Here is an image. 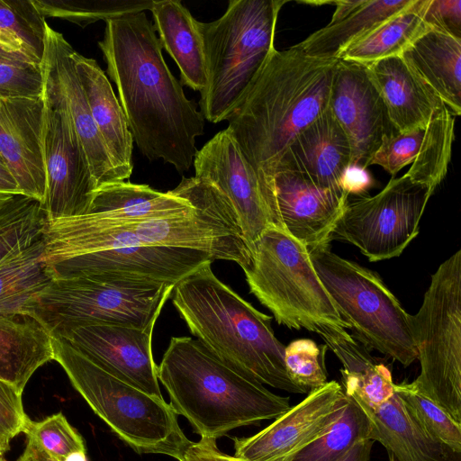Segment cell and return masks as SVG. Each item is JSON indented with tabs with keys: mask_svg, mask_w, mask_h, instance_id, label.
Returning <instances> with one entry per match:
<instances>
[{
	"mask_svg": "<svg viewBox=\"0 0 461 461\" xmlns=\"http://www.w3.org/2000/svg\"><path fill=\"white\" fill-rule=\"evenodd\" d=\"M424 19L431 29L461 39L460 0H429Z\"/></svg>",
	"mask_w": 461,
	"mask_h": 461,
	"instance_id": "ee69618b",
	"label": "cell"
},
{
	"mask_svg": "<svg viewBox=\"0 0 461 461\" xmlns=\"http://www.w3.org/2000/svg\"><path fill=\"white\" fill-rule=\"evenodd\" d=\"M326 344L310 339L293 340L285 349V366L291 381L305 393L323 386L328 373L325 366Z\"/></svg>",
	"mask_w": 461,
	"mask_h": 461,
	"instance_id": "f35d334b",
	"label": "cell"
},
{
	"mask_svg": "<svg viewBox=\"0 0 461 461\" xmlns=\"http://www.w3.org/2000/svg\"><path fill=\"white\" fill-rule=\"evenodd\" d=\"M338 61L308 56L296 45L275 48L226 120V129L277 212L276 168L296 136L328 108Z\"/></svg>",
	"mask_w": 461,
	"mask_h": 461,
	"instance_id": "3957f363",
	"label": "cell"
},
{
	"mask_svg": "<svg viewBox=\"0 0 461 461\" xmlns=\"http://www.w3.org/2000/svg\"><path fill=\"white\" fill-rule=\"evenodd\" d=\"M0 193L23 194L16 184L0 177Z\"/></svg>",
	"mask_w": 461,
	"mask_h": 461,
	"instance_id": "f907efd6",
	"label": "cell"
},
{
	"mask_svg": "<svg viewBox=\"0 0 461 461\" xmlns=\"http://www.w3.org/2000/svg\"><path fill=\"white\" fill-rule=\"evenodd\" d=\"M415 0H355L343 16L310 34L296 46L306 55L339 59L353 42L410 7Z\"/></svg>",
	"mask_w": 461,
	"mask_h": 461,
	"instance_id": "f1b7e54d",
	"label": "cell"
},
{
	"mask_svg": "<svg viewBox=\"0 0 461 461\" xmlns=\"http://www.w3.org/2000/svg\"><path fill=\"white\" fill-rule=\"evenodd\" d=\"M154 327L85 322L59 326L50 331L110 374L162 398L158 366L152 355Z\"/></svg>",
	"mask_w": 461,
	"mask_h": 461,
	"instance_id": "9a60e30c",
	"label": "cell"
},
{
	"mask_svg": "<svg viewBox=\"0 0 461 461\" xmlns=\"http://www.w3.org/2000/svg\"><path fill=\"white\" fill-rule=\"evenodd\" d=\"M455 116L445 108L426 127L421 153L407 172L410 178L433 191L444 179L451 158Z\"/></svg>",
	"mask_w": 461,
	"mask_h": 461,
	"instance_id": "e575fe53",
	"label": "cell"
},
{
	"mask_svg": "<svg viewBox=\"0 0 461 461\" xmlns=\"http://www.w3.org/2000/svg\"><path fill=\"white\" fill-rule=\"evenodd\" d=\"M285 0H230L225 13L198 22L208 72L199 105L204 120L226 121L275 47L277 18Z\"/></svg>",
	"mask_w": 461,
	"mask_h": 461,
	"instance_id": "52a82bcc",
	"label": "cell"
},
{
	"mask_svg": "<svg viewBox=\"0 0 461 461\" xmlns=\"http://www.w3.org/2000/svg\"><path fill=\"white\" fill-rule=\"evenodd\" d=\"M347 397L348 403L338 420L291 461H339L357 442L369 439V418L354 400Z\"/></svg>",
	"mask_w": 461,
	"mask_h": 461,
	"instance_id": "d6a6232c",
	"label": "cell"
},
{
	"mask_svg": "<svg viewBox=\"0 0 461 461\" xmlns=\"http://www.w3.org/2000/svg\"><path fill=\"white\" fill-rule=\"evenodd\" d=\"M75 50L64 36L47 23L44 27L41 60L42 95L46 101L68 113L86 154L97 188L123 181L114 167L93 120L89 105L76 71Z\"/></svg>",
	"mask_w": 461,
	"mask_h": 461,
	"instance_id": "2e32d148",
	"label": "cell"
},
{
	"mask_svg": "<svg viewBox=\"0 0 461 461\" xmlns=\"http://www.w3.org/2000/svg\"><path fill=\"white\" fill-rule=\"evenodd\" d=\"M46 213L41 202L14 194L0 205V263L42 236Z\"/></svg>",
	"mask_w": 461,
	"mask_h": 461,
	"instance_id": "d590c367",
	"label": "cell"
},
{
	"mask_svg": "<svg viewBox=\"0 0 461 461\" xmlns=\"http://www.w3.org/2000/svg\"><path fill=\"white\" fill-rule=\"evenodd\" d=\"M454 116L461 113V39L429 29L402 55Z\"/></svg>",
	"mask_w": 461,
	"mask_h": 461,
	"instance_id": "4316f807",
	"label": "cell"
},
{
	"mask_svg": "<svg viewBox=\"0 0 461 461\" xmlns=\"http://www.w3.org/2000/svg\"><path fill=\"white\" fill-rule=\"evenodd\" d=\"M98 46L140 151L150 161L187 171L205 120L168 68L145 12L105 21Z\"/></svg>",
	"mask_w": 461,
	"mask_h": 461,
	"instance_id": "6da1fadb",
	"label": "cell"
},
{
	"mask_svg": "<svg viewBox=\"0 0 461 461\" xmlns=\"http://www.w3.org/2000/svg\"><path fill=\"white\" fill-rule=\"evenodd\" d=\"M0 59H6V60H14V61H23V62H29L33 63L32 60H30L28 58L24 57L22 54H19L12 50H9L0 44Z\"/></svg>",
	"mask_w": 461,
	"mask_h": 461,
	"instance_id": "681fc988",
	"label": "cell"
},
{
	"mask_svg": "<svg viewBox=\"0 0 461 461\" xmlns=\"http://www.w3.org/2000/svg\"><path fill=\"white\" fill-rule=\"evenodd\" d=\"M54 360L52 336L32 318L0 317V379L23 389L36 370Z\"/></svg>",
	"mask_w": 461,
	"mask_h": 461,
	"instance_id": "83f0119b",
	"label": "cell"
},
{
	"mask_svg": "<svg viewBox=\"0 0 461 461\" xmlns=\"http://www.w3.org/2000/svg\"><path fill=\"white\" fill-rule=\"evenodd\" d=\"M429 4V0H415L410 7L387 19L349 45L339 59L368 65L401 56L430 29L424 19Z\"/></svg>",
	"mask_w": 461,
	"mask_h": 461,
	"instance_id": "1f68e13d",
	"label": "cell"
},
{
	"mask_svg": "<svg viewBox=\"0 0 461 461\" xmlns=\"http://www.w3.org/2000/svg\"><path fill=\"white\" fill-rule=\"evenodd\" d=\"M426 127L398 132L388 139L375 153L369 166L378 165L393 177L420 157Z\"/></svg>",
	"mask_w": 461,
	"mask_h": 461,
	"instance_id": "60d3db41",
	"label": "cell"
},
{
	"mask_svg": "<svg viewBox=\"0 0 461 461\" xmlns=\"http://www.w3.org/2000/svg\"><path fill=\"white\" fill-rule=\"evenodd\" d=\"M272 185L285 231L308 249L330 243V235L344 211L348 195L322 188L288 170L276 171Z\"/></svg>",
	"mask_w": 461,
	"mask_h": 461,
	"instance_id": "44dd1931",
	"label": "cell"
},
{
	"mask_svg": "<svg viewBox=\"0 0 461 461\" xmlns=\"http://www.w3.org/2000/svg\"><path fill=\"white\" fill-rule=\"evenodd\" d=\"M433 193L407 173L392 177L375 195L348 200L330 242L350 243L371 262L399 257L419 234L420 218Z\"/></svg>",
	"mask_w": 461,
	"mask_h": 461,
	"instance_id": "7c38bea8",
	"label": "cell"
},
{
	"mask_svg": "<svg viewBox=\"0 0 461 461\" xmlns=\"http://www.w3.org/2000/svg\"><path fill=\"white\" fill-rule=\"evenodd\" d=\"M17 461H56L43 451L36 443L27 439L23 455Z\"/></svg>",
	"mask_w": 461,
	"mask_h": 461,
	"instance_id": "c3c4849f",
	"label": "cell"
},
{
	"mask_svg": "<svg viewBox=\"0 0 461 461\" xmlns=\"http://www.w3.org/2000/svg\"><path fill=\"white\" fill-rule=\"evenodd\" d=\"M23 433L27 439L36 443L56 461H65L74 454L86 453L83 438L61 412L41 421L30 420Z\"/></svg>",
	"mask_w": 461,
	"mask_h": 461,
	"instance_id": "ab89813d",
	"label": "cell"
},
{
	"mask_svg": "<svg viewBox=\"0 0 461 461\" xmlns=\"http://www.w3.org/2000/svg\"><path fill=\"white\" fill-rule=\"evenodd\" d=\"M42 236L0 263V317L30 318L35 299L54 280Z\"/></svg>",
	"mask_w": 461,
	"mask_h": 461,
	"instance_id": "4dcf8cb0",
	"label": "cell"
},
{
	"mask_svg": "<svg viewBox=\"0 0 461 461\" xmlns=\"http://www.w3.org/2000/svg\"><path fill=\"white\" fill-rule=\"evenodd\" d=\"M190 200L186 214L118 221L95 213L49 221L42 238L44 261L50 265L87 253L131 247H172L203 250L215 260L249 262L250 252L236 215L225 196L212 184L182 177L173 189Z\"/></svg>",
	"mask_w": 461,
	"mask_h": 461,
	"instance_id": "7a4b0ae2",
	"label": "cell"
},
{
	"mask_svg": "<svg viewBox=\"0 0 461 461\" xmlns=\"http://www.w3.org/2000/svg\"><path fill=\"white\" fill-rule=\"evenodd\" d=\"M194 177L217 188L236 215L249 247L270 227L284 230L280 215L266 197L255 171L228 129L216 133L199 150Z\"/></svg>",
	"mask_w": 461,
	"mask_h": 461,
	"instance_id": "5bb4252c",
	"label": "cell"
},
{
	"mask_svg": "<svg viewBox=\"0 0 461 461\" xmlns=\"http://www.w3.org/2000/svg\"><path fill=\"white\" fill-rule=\"evenodd\" d=\"M340 186L348 196L350 194L365 196L374 186V179L367 168L349 165L342 176Z\"/></svg>",
	"mask_w": 461,
	"mask_h": 461,
	"instance_id": "f6af8a7d",
	"label": "cell"
},
{
	"mask_svg": "<svg viewBox=\"0 0 461 461\" xmlns=\"http://www.w3.org/2000/svg\"><path fill=\"white\" fill-rule=\"evenodd\" d=\"M73 60L93 120L113 166L122 180H128L133 169L134 141L122 105L110 80L95 59L75 50Z\"/></svg>",
	"mask_w": 461,
	"mask_h": 461,
	"instance_id": "cb8c5ba5",
	"label": "cell"
},
{
	"mask_svg": "<svg viewBox=\"0 0 461 461\" xmlns=\"http://www.w3.org/2000/svg\"><path fill=\"white\" fill-rule=\"evenodd\" d=\"M359 406L371 422L369 439L382 444L398 461H461V452L429 437L395 393L376 409Z\"/></svg>",
	"mask_w": 461,
	"mask_h": 461,
	"instance_id": "d4e9b609",
	"label": "cell"
},
{
	"mask_svg": "<svg viewBox=\"0 0 461 461\" xmlns=\"http://www.w3.org/2000/svg\"><path fill=\"white\" fill-rule=\"evenodd\" d=\"M42 97H0V153L21 193L46 196Z\"/></svg>",
	"mask_w": 461,
	"mask_h": 461,
	"instance_id": "ffe728a7",
	"label": "cell"
},
{
	"mask_svg": "<svg viewBox=\"0 0 461 461\" xmlns=\"http://www.w3.org/2000/svg\"><path fill=\"white\" fill-rule=\"evenodd\" d=\"M65 461H87L86 453H77L70 456Z\"/></svg>",
	"mask_w": 461,
	"mask_h": 461,
	"instance_id": "f5cc1de1",
	"label": "cell"
},
{
	"mask_svg": "<svg viewBox=\"0 0 461 461\" xmlns=\"http://www.w3.org/2000/svg\"><path fill=\"white\" fill-rule=\"evenodd\" d=\"M14 194L0 193V205L3 204L5 201L11 198Z\"/></svg>",
	"mask_w": 461,
	"mask_h": 461,
	"instance_id": "11a10c76",
	"label": "cell"
},
{
	"mask_svg": "<svg viewBox=\"0 0 461 461\" xmlns=\"http://www.w3.org/2000/svg\"><path fill=\"white\" fill-rule=\"evenodd\" d=\"M0 461H6L2 456H0Z\"/></svg>",
	"mask_w": 461,
	"mask_h": 461,
	"instance_id": "680465c9",
	"label": "cell"
},
{
	"mask_svg": "<svg viewBox=\"0 0 461 461\" xmlns=\"http://www.w3.org/2000/svg\"><path fill=\"white\" fill-rule=\"evenodd\" d=\"M347 403L341 384L327 382L264 429L235 438L233 456L244 461H291L338 420Z\"/></svg>",
	"mask_w": 461,
	"mask_h": 461,
	"instance_id": "e0dca14e",
	"label": "cell"
},
{
	"mask_svg": "<svg viewBox=\"0 0 461 461\" xmlns=\"http://www.w3.org/2000/svg\"><path fill=\"white\" fill-rule=\"evenodd\" d=\"M394 391L407 412L429 437L461 452V423L420 393L411 383L395 384Z\"/></svg>",
	"mask_w": 461,
	"mask_h": 461,
	"instance_id": "74e56055",
	"label": "cell"
},
{
	"mask_svg": "<svg viewBox=\"0 0 461 461\" xmlns=\"http://www.w3.org/2000/svg\"><path fill=\"white\" fill-rule=\"evenodd\" d=\"M45 19L32 0H0V44L41 64Z\"/></svg>",
	"mask_w": 461,
	"mask_h": 461,
	"instance_id": "836d02e7",
	"label": "cell"
},
{
	"mask_svg": "<svg viewBox=\"0 0 461 461\" xmlns=\"http://www.w3.org/2000/svg\"><path fill=\"white\" fill-rule=\"evenodd\" d=\"M373 443L374 441L371 439H365L357 442L339 461H370V454Z\"/></svg>",
	"mask_w": 461,
	"mask_h": 461,
	"instance_id": "7dc6e473",
	"label": "cell"
},
{
	"mask_svg": "<svg viewBox=\"0 0 461 461\" xmlns=\"http://www.w3.org/2000/svg\"><path fill=\"white\" fill-rule=\"evenodd\" d=\"M328 107L348 139L351 165L367 168L379 148L398 133L366 65L339 59Z\"/></svg>",
	"mask_w": 461,
	"mask_h": 461,
	"instance_id": "ac0fdd59",
	"label": "cell"
},
{
	"mask_svg": "<svg viewBox=\"0 0 461 461\" xmlns=\"http://www.w3.org/2000/svg\"><path fill=\"white\" fill-rule=\"evenodd\" d=\"M212 263L177 282L171 294L190 332L221 361L261 384L305 393L287 375L285 346L274 333L272 318L222 283Z\"/></svg>",
	"mask_w": 461,
	"mask_h": 461,
	"instance_id": "5b68a950",
	"label": "cell"
},
{
	"mask_svg": "<svg viewBox=\"0 0 461 461\" xmlns=\"http://www.w3.org/2000/svg\"><path fill=\"white\" fill-rule=\"evenodd\" d=\"M42 100L46 219L87 214L97 185L86 154L67 111Z\"/></svg>",
	"mask_w": 461,
	"mask_h": 461,
	"instance_id": "4fadbf2b",
	"label": "cell"
},
{
	"mask_svg": "<svg viewBox=\"0 0 461 461\" xmlns=\"http://www.w3.org/2000/svg\"><path fill=\"white\" fill-rule=\"evenodd\" d=\"M349 165L348 139L328 107L292 141L275 173L295 172L322 188L344 193L340 183Z\"/></svg>",
	"mask_w": 461,
	"mask_h": 461,
	"instance_id": "7402d4cb",
	"label": "cell"
},
{
	"mask_svg": "<svg viewBox=\"0 0 461 461\" xmlns=\"http://www.w3.org/2000/svg\"><path fill=\"white\" fill-rule=\"evenodd\" d=\"M411 325L420 364L411 384L461 423V249L431 276Z\"/></svg>",
	"mask_w": 461,
	"mask_h": 461,
	"instance_id": "8fae6325",
	"label": "cell"
},
{
	"mask_svg": "<svg viewBox=\"0 0 461 461\" xmlns=\"http://www.w3.org/2000/svg\"><path fill=\"white\" fill-rule=\"evenodd\" d=\"M221 457L222 461H244L242 459H240L234 456H230L228 454H225L221 451Z\"/></svg>",
	"mask_w": 461,
	"mask_h": 461,
	"instance_id": "db71d44e",
	"label": "cell"
},
{
	"mask_svg": "<svg viewBox=\"0 0 461 461\" xmlns=\"http://www.w3.org/2000/svg\"><path fill=\"white\" fill-rule=\"evenodd\" d=\"M45 19L56 17L81 27L126 14L150 10L153 0H32Z\"/></svg>",
	"mask_w": 461,
	"mask_h": 461,
	"instance_id": "8d00e7d4",
	"label": "cell"
},
{
	"mask_svg": "<svg viewBox=\"0 0 461 461\" xmlns=\"http://www.w3.org/2000/svg\"><path fill=\"white\" fill-rule=\"evenodd\" d=\"M0 177L5 179L7 181H10L12 183L16 184L6 167L1 153H0Z\"/></svg>",
	"mask_w": 461,
	"mask_h": 461,
	"instance_id": "816d5d0a",
	"label": "cell"
},
{
	"mask_svg": "<svg viewBox=\"0 0 461 461\" xmlns=\"http://www.w3.org/2000/svg\"><path fill=\"white\" fill-rule=\"evenodd\" d=\"M23 393L0 379V447L8 450L10 441L24 429L31 420L24 412Z\"/></svg>",
	"mask_w": 461,
	"mask_h": 461,
	"instance_id": "7bdbcfd3",
	"label": "cell"
},
{
	"mask_svg": "<svg viewBox=\"0 0 461 461\" xmlns=\"http://www.w3.org/2000/svg\"><path fill=\"white\" fill-rule=\"evenodd\" d=\"M149 11L160 45L176 63L182 84L203 94L208 72L198 21L178 0H155Z\"/></svg>",
	"mask_w": 461,
	"mask_h": 461,
	"instance_id": "484cf974",
	"label": "cell"
},
{
	"mask_svg": "<svg viewBox=\"0 0 461 461\" xmlns=\"http://www.w3.org/2000/svg\"><path fill=\"white\" fill-rule=\"evenodd\" d=\"M40 64L0 59V97H41Z\"/></svg>",
	"mask_w": 461,
	"mask_h": 461,
	"instance_id": "b9f144b4",
	"label": "cell"
},
{
	"mask_svg": "<svg viewBox=\"0 0 461 461\" xmlns=\"http://www.w3.org/2000/svg\"><path fill=\"white\" fill-rule=\"evenodd\" d=\"M241 267L250 293L280 325L315 332L323 325L350 329L339 313L310 258L307 247L285 230L270 227L249 247Z\"/></svg>",
	"mask_w": 461,
	"mask_h": 461,
	"instance_id": "ba28073f",
	"label": "cell"
},
{
	"mask_svg": "<svg viewBox=\"0 0 461 461\" xmlns=\"http://www.w3.org/2000/svg\"><path fill=\"white\" fill-rule=\"evenodd\" d=\"M194 203L173 190L162 193L148 185L120 181L99 186L88 213L118 221H136L186 214Z\"/></svg>",
	"mask_w": 461,
	"mask_h": 461,
	"instance_id": "f546056e",
	"label": "cell"
},
{
	"mask_svg": "<svg viewBox=\"0 0 461 461\" xmlns=\"http://www.w3.org/2000/svg\"><path fill=\"white\" fill-rule=\"evenodd\" d=\"M388 454H389V461H398L393 454H391V453H388Z\"/></svg>",
	"mask_w": 461,
	"mask_h": 461,
	"instance_id": "9f6ffc18",
	"label": "cell"
},
{
	"mask_svg": "<svg viewBox=\"0 0 461 461\" xmlns=\"http://www.w3.org/2000/svg\"><path fill=\"white\" fill-rule=\"evenodd\" d=\"M175 284L149 278L113 275H83L56 278L35 299L30 318L50 333L76 323L106 322L155 327Z\"/></svg>",
	"mask_w": 461,
	"mask_h": 461,
	"instance_id": "30bf717a",
	"label": "cell"
},
{
	"mask_svg": "<svg viewBox=\"0 0 461 461\" xmlns=\"http://www.w3.org/2000/svg\"><path fill=\"white\" fill-rule=\"evenodd\" d=\"M158 379L175 412L202 439L216 440L234 429L276 420L291 408L288 397L272 393L191 337L171 338Z\"/></svg>",
	"mask_w": 461,
	"mask_h": 461,
	"instance_id": "277c9868",
	"label": "cell"
},
{
	"mask_svg": "<svg viewBox=\"0 0 461 461\" xmlns=\"http://www.w3.org/2000/svg\"><path fill=\"white\" fill-rule=\"evenodd\" d=\"M5 451L0 447V456H2Z\"/></svg>",
	"mask_w": 461,
	"mask_h": 461,
	"instance_id": "6f0895ef",
	"label": "cell"
},
{
	"mask_svg": "<svg viewBox=\"0 0 461 461\" xmlns=\"http://www.w3.org/2000/svg\"><path fill=\"white\" fill-rule=\"evenodd\" d=\"M182 461H222L221 450L216 440L200 439L193 442L185 452Z\"/></svg>",
	"mask_w": 461,
	"mask_h": 461,
	"instance_id": "bcb514c9",
	"label": "cell"
},
{
	"mask_svg": "<svg viewBox=\"0 0 461 461\" xmlns=\"http://www.w3.org/2000/svg\"><path fill=\"white\" fill-rule=\"evenodd\" d=\"M398 132L426 126L447 106L401 56L366 65Z\"/></svg>",
	"mask_w": 461,
	"mask_h": 461,
	"instance_id": "603a6c76",
	"label": "cell"
},
{
	"mask_svg": "<svg viewBox=\"0 0 461 461\" xmlns=\"http://www.w3.org/2000/svg\"><path fill=\"white\" fill-rule=\"evenodd\" d=\"M308 250L319 279L349 324L351 337L405 367L416 360L411 314L380 276L332 252L330 243Z\"/></svg>",
	"mask_w": 461,
	"mask_h": 461,
	"instance_id": "9c48e42d",
	"label": "cell"
},
{
	"mask_svg": "<svg viewBox=\"0 0 461 461\" xmlns=\"http://www.w3.org/2000/svg\"><path fill=\"white\" fill-rule=\"evenodd\" d=\"M52 345L72 385L123 442L139 454L182 461L193 441L170 403L105 371L61 338L52 336Z\"/></svg>",
	"mask_w": 461,
	"mask_h": 461,
	"instance_id": "8992f818",
	"label": "cell"
},
{
	"mask_svg": "<svg viewBox=\"0 0 461 461\" xmlns=\"http://www.w3.org/2000/svg\"><path fill=\"white\" fill-rule=\"evenodd\" d=\"M214 257L203 250L172 247H131L106 249L48 265L56 278L113 274L176 284Z\"/></svg>",
	"mask_w": 461,
	"mask_h": 461,
	"instance_id": "d6986e66",
	"label": "cell"
}]
</instances>
